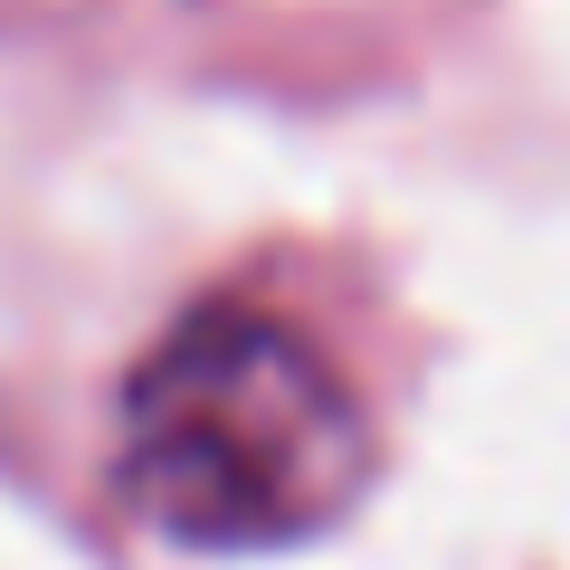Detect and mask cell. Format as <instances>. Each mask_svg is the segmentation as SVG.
I'll list each match as a JSON object with an SVG mask.
<instances>
[{
	"instance_id": "cell-1",
	"label": "cell",
	"mask_w": 570,
	"mask_h": 570,
	"mask_svg": "<svg viewBox=\"0 0 570 570\" xmlns=\"http://www.w3.org/2000/svg\"><path fill=\"white\" fill-rule=\"evenodd\" d=\"M371 419L352 381L276 314L200 305L124 381L115 485L181 551H295L371 494Z\"/></svg>"
}]
</instances>
